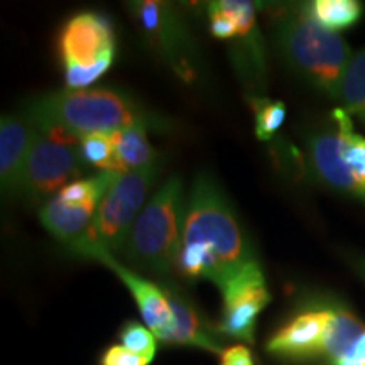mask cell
Returning a JSON list of instances; mask_svg holds the SVG:
<instances>
[{
  "mask_svg": "<svg viewBox=\"0 0 365 365\" xmlns=\"http://www.w3.org/2000/svg\"><path fill=\"white\" fill-rule=\"evenodd\" d=\"M274 41L287 66L319 93L340 100L352 49L304 12L303 6L281 9L274 17Z\"/></svg>",
  "mask_w": 365,
  "mask_h": 365,
  "instance_id": "3957f363",
  "label": "cell"
},
{
  "mask_svg": "<svg viewBox=\"0 0 365 365\" xmlns=\"http://www.w3.org/2000/svg\"><path fill=\"white\" fill-rule=\"evenodd\" d=\"M161 166L117 175L110 190L98 205L90 227L68 250L73 255L86 259L93 252L118 254L124 247L135 218L143 212L145 198L158 181Z\"/></svg>",
  "mask_w": 365,
  "mask_h": 365,
  "instance_id": "8992f818",
  "label": "cell"
},
{
  "mask_svg": "<svg viewBox=\"0 0 365 365\" xmlns=\"http://www.w3.org/2000/svg\"><path fill=\"white\" fill-rule=\"evenodd\" d=\"M120 341L125 349L140 355L154 357L158 350L156 336L148 327L140 325L137 322H127L120 330Z\"/></svg>",
  "mask_w": 365,
  "mask_h": 365,
  "instance_id": "44dd1931",
  "label": "cell"
},
{
  "mask_svg": "<svg viewBox=\"0 0 365 365\" xmlns=\"http://www.w3.org/2000/svg\"><path fill=\"white\" fill-rule=\"evenodd\" d=\"M144 127H125L112 134L117 168L120 175L159 164V154L148 139Z\"/></svg>",
  "mask_w": 365,
  "mask_h": 365,
  "instance_id": "2e32d148",
  "label": "cell"
},
{
  "mask_svg": "<svg viewBox=\"0 0 365 365\" xmlns=\"http://www.w3.org/2000/svg\"><path fill=\"white\" fill-rule=\"evenodd\" d=\"M153 359L149 355L132 352L124 345H112L103 352L100 365H149Z\"/></svg>",
  "mask_w": 365,
  "mask_h": 365,
  "instance_id": "7402d4cb",
  "label": "cell"
},
{
  "mask_svg": "<svg viewBox=\"0 0 365 365\" xmlns=\"http://www.w3.org/2000/svg\"><path fill=\"white\" fill-rule=\"evenodd\" d=\"M186 200L182 181L173 176L154 191L135 218L120 255L129 266L158 276L176 271Z\"/></svg>",
  "mask_w": 365,
  "mask_h": 365,
  "instance_id": "277c9868",
  "label": "cell"
},
{
  "mask_svg": "<svg viewBox=\"0 0 365 365\" xmlns=\"http://www.w3.org/2000/svg\"><path fill=\"white\" fill-rule=\"evenodd\" d=\"M58 46L66 88L85 90L112 66L115 33L103 14L80 12L61 27Z\"/></svg>",
  "mask_w": 365,
  "mask_h": 365,
  "instance_id": "52a82bcc",
  "label": "cell"
},
{
  "mask_svg": "<svg viewBox=\"0 0 365 365\" xmlns=\"http://www.w3.org/2000/svg\"><path fill=\"white\" fill-rule=\"evenodd\" d=\"M129 9L144 38L159 54H163L181 76L190 75V54L193 51L188 31L170 4L144 0L130 2Z\"/></svg>",
  "mask_w": 365,
  "mask_h": 365,
  "instance_id": "30bf717a",
  "label": "cell"
},
{
  "mask_svg": "<svg viewBox=\"0 0 365 365\" xmlns=\"http://www.w3.org/2000/svg\"><path fill=\"white\" fill-rule=\"evenodd\" d=\"M36 129H59L75 137L113 134L125 127L161 130L166 124L127 91L117 88L61 90L41 95L24 107Z\"/></svg>",
  "mask_w": 365,
  "mask_h": 365,
  "instance_id": "7a4b0ae2",
  "label": "cell"
},
{
  "mask_svg": "<svg viewBox=\"0 0 365 365\" xmlns=\"http://www.w3.org/2000/svg\"><path fill=\"white\" fill-rule=\"evenodd\" d=\"M255 113V137L259 140H271L281 129L286 118V105L279 100L252 98L250 100Z\"/></svg>",
  "mask_w": 365,
  "mask_h": 365,
  "instance_id": "ffe728a7",
  "label": "cell"
},
{
  "mask_svg": "<svg viewBox=\"0 0 365 365\" xmlns=\"http://www.w3.org/2000/svg\"><path fill=\"white\" fill-rule=\"evenodd\" d=\"M80 143L86 168L97 170L98 173H115V175H120L117 168L112 134H88L80 137Z\"/></svg>",
  "mask_w": 365,
  "mask_h": 365,
  "instance_id": "d6986e66",
  "label": "cell"
},
{
  "mask_svg": "<svg viewBox=\"0 0 365 365\" xmlns=\"http://www.w3.org/2000/svg\"><path fill=\"white\" fill-rule=\"evenodd\" d=\"M307 161L328 188L365 202V137L344 108H335L327 124L309 134Z\"/></svg>",
  "mask_w": 365,
  "mask_h": 365,
  "instance_id": "5b68a950",
  "label": "cell"
},
{
  "mask_svg": "<svg viewBox=\"0 0 365 365\" xmlns=\"http://www.w3.org/2000/svg\"><path fill=\"white\" fill-rule=\"evenodd\" d=\"M98 205L100 203L68 205L63 203L58 196H53L43 207H39V220L54 239L70 247L71 244L81 239L86 228L90 227Z\"/></svg>",
  "mask_w": 365,
  "mask_h": 365,
  "instance_id": "5bb4252c",
  "label": "cell"
},
{
  "mask_svg": "<svg viewBox=\"0 0 365 365\" xmlns=\"http://www.w3.org/2000/svg\"><path fill=\"white\" fill-rule=\"evenodd\" d=\"M349 262L354 267V271L365 281V255H350Z\"/></svg>",
  "mask_w": 365,
  "mask_h": 365,
  "instance_id": "d4e9b609",
  "label": "cell"
},
{
  "mask_svg": "<svg viewBox=\"0 0 365 365\" xmlns=\"http://www.w3.org/2000/svg\"><path fill=\"white\" fill-rule=\"evenodd\" d=\"M333 365H365V331L355 340L349 352Z\"/></svg>",
  "mask_w": 365,
  "mask_h": 365,
  "instance_id": "cb8c5ba5",
  "label": "cell"
},
{
  "mask_svg": "<svg viewBox=\"0 0 365 365\" xmlns=\"http://www.w3.org/2000/svg\"><path fill=\"white\" fill-rule=\"evenodd\" d=\"M252 261L257 259L230 200L215 178L200 173L186 200L178 274L190 281H212L220 289Z\"/></svg>",
  "mask_w": 365,
  "mask_h": 365,
  "instance_id": "6da1fadb",
  "label": "cell"
},
{
  "mask_svg": "<svg viewBox=\"0 0 365 365\" xmlns=\"http://www.w3.org/2000/svg\"><path fill=\"white\" fill-rule=\"evenodd\" d=\"M333 304L294 314L267 340V352L286 360L327 359Z\"/></svg>",
  "mask_w": 365,
  "mask_h": 365,
  "instance_id": "8fae6325",
  "label": "cell"
},
{
  "mask_svg": "<svg viewBox=\"0 0 365 365\" xmlns=\"http://www.w3.org/2000/svg\"><path fill=\"white\" fill-rule=\"evenodd\" d=\"M170 298L173 313L176 319V331L171 345H188L198 346L212 354H222V346L215 336L205 327L202 317L196 312L195 304L181 293L180 289L171 284H163Z\"/></svg>",
  "mask_w": 365,
  "mask_h": 365,
  "instance_id": "9a60e30c",
  "label": "cell"
},
{
  "mask_svg": "<svg viewBox=\"0 0 365 365\" xmlns=\"http://www.w3.org/2000/svg\"><path fill=\"white\" fill-rule=\"evenodd\" d=\"M36 129L24 113L2 115L0 120V186L4 196H21L26 166L33 149Z\"/></svg>",
  "mask_w": 365,
  "mask_h": 365,
  "instance_id": "4fadbf2b",
  "label": "cell"
},
{
  "mask_svg": "<svg viewBox=\"0 0 365 365\" xmlns=\"http://www.w3.org/2000/svg\"><path fill=\"white\" fill-rule=\"evenodd\" d=\"M86 164L80 137L59 129H38L26 166L21 198L29 205H43L68 182L83 175Z\"/></svg>",
  "mask_w": 365,
  "mask_h": 365,
  "instance_id": "ba28073f",
  "label": "cell"
},
{
  "mask_svg": "<svg viewBox=\"0 0 365 365\" xmlns=\"http://www.w3.org/2000/svg\"><path fill=\"white\" fill-rule=\"evenodd\" d=\"M303 9L317 24L331 33L354 26L364 14V6L357 0H313L303 4Z\"/></svg>",
  "mask_w": 365,
  "mask_h": 365,
  "instance_id": "e0dca14e",
  "label": "cell"
},
{
  "mask_svg": "<svg viewBox=\"0 0 365 365\" xmlns=\"http://www.w3.org/2000/svg\"><path fill=\"white\" fill-rule=\"evenodd\" d=\"M220 365H254V357L245 345H232L222 350Z\"/></svg>",
  "mask_w": 365,
  "mask_h": 365,
  "instance_id": "603a6c76",
  "label": "cell"
},
{
  "mask_svg": "<svg viewBox=\"0 0 365 365\" xmlns=\"http://www.w3.org/2000/svg\"><path fill=\"white\" fill-rule=\"evenodd\" d=\"M86 259L97 261L102 266L110 269L113 274H117L118 279L124 282L127 289L130 291L137 308L143 314L145 327L154 333L158 340L164 341V344H173L176 331V319L170 298H168L163 284H156V282L145 279L140 274H137L134 269L127 267L120 261H117L115 255L112 254L93 252Z\"/></svg>",
  "mask_w": 365,
  "mask_h": 365,
  "instance_id": "7c38bea8",
  "label": "cell"
},
{
  "mask_svg": "<svg viewBox=\"0 0 365 365\" xmlns=\"http://www.w3.org/2000/svg\"><path fill=\"white\" fill-rule=\"evenodd\" d=\"M340 102L350 117H359L365 125V49L355 53L346 68L344 83H341Z\"/></svg>",
  "mask_w": 365,
  "mask_h": 365,
  "instance_id": "ac0fdd59",
  "label": "cell"
},
{
  "mask_svg": "<svg viewBox=\"0 0 365 365\" xmlns=\"http://www.w3.org/2000/svg\"><path fill=\"white\" fill-rule=\"evenodd\" d=\"M223 309L218 331L245 344H254L255 323L271 303L266 277L259 261L249 262L220 287Z\"/></svg>",
  "mask_w": 365,
  "mask_h": 365,
  "instance_id": "9c48e42d",
  "label": "cell"
}]
</instances>
